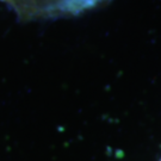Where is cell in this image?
Returning a JSON list of instances; mask_svg holds the SVG:
<instances>
[{"instance_id": "cell-2", "label": "cell", "mask_w": 161, "mask_h": 161, "mask_svg": "<svg viewBox=\"0 0 161 161\" xmlns=\"http://www.w3.org/2000/svg\"><path fill=\"white\" fill-rule=\"evenodd\" d=\"M160 161H161V159H160Z\"/></svg>"}, {"instance_id": "cell-1", "label": "cell", "mask_w": 161, "mask_h": 161, "mask_svg": "<svg viewBox=\"0 0 161 161\" xmlns=\"http://www.w3.org/2000/svg\"><path fill=\"white\" fill-rule=\"evenodd\" d=\"M25 14L54 12H79L96 5L99 0H10Z\"/></svg>"}]
</instances>
